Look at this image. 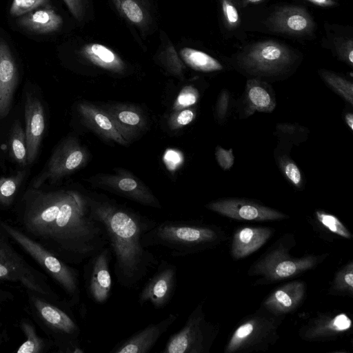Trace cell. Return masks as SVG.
Returning a JSON list of instances; mask_svg holds the SVG:
<instances>
[{
  "mask_svg": "<svg viewBox=\"0 0 353 353\" xmlns=\"http://www.w3.org/2000/svg\"><path fill=\"white\" fill-rule=\"evenodd\" d=\"M23 201L26 231L66 263L80 265L108 245L103 226L77 194L34 188Z\"/></svg>",
  "mask_w": 353,
  "mask_h": 353,
  "instance_id": "6da1fadb",
  "label": "cell"
},
{
  "mask_svg": "<svg viewBox=\"0 0 353 353\" xmlns=\"http://www.w3.org/2000/svg\"><path fill=\"white\" fill-rule=\"evenodd\" d=\"M89 208L104 229L117 283L123 288H136L159 261L141 241L157 222L112 205L93 202Z\"/></svg>",
  "mask_w": 353,
  "mask_h": 353,
  "instance_id": "7a4b0ae2",
  "label": "cell"
},
{
  "mask_svg": "<svg viewBox=\"0 0 353 353\" xmlns=\"http://www.w3.org/2000/svg\"><path fill=\"white\" fill-rule=\"evenodd\" d=\"M217 238L212 228L187 221H165L157 223L142 237V245L160 247L170 255L182 257L194 253Z\"/></svg>",
  "mask_w": 353,
  "mask_h": 353,
  "instance_id": "3957f363",
  "label": "cell"
},
{
  "mask_svg": "<svg viewBox=\"0 0 353 353\" xmlns=\"http://www.w3.org/2000/svg\"><path fill=\"white\" fill-rule=\"evenodd\" d=\"M1 225L5 232L59 284L68 296L69 303L72 307L79 305L81 289L77 270L19 230L6 223H1Z\"/></svg>",
  "mask_w": 353,
  "mask_h": 353,
  "instance_id": "277c9868",
  "label": "cell"
},
{
  "mask_svg": "<svg viewBox=\"0 0 353 353\" xmlns=\"http://www.w3.org/2000/svg\"><path fill=\"white\" fill-rule=\"evenodd\" d=\"M32 305L39 318L57 335L63 352L82 353L79 344L81 328L74 318L70 303L59 307L32 292Z\"/></svg>",
  "mask_w": 353,
  "mask_h": 353,
  "instance_id": "5b68a950",
  "label": "cell"
},
{
  "mask_svg": "<svg viewBox=\"0 0 353 353\" xmlns=\"http://www.w3.org/2000/svg\"><path fill=\"white\" fill-rule=\"evenodd\" d=\"M293 61L292 52L285 45L272 40L254 43L240 58L241 66L248 73L265 77L285 72Z\"/></svg>",
  "mask_w": 353,
  "mask_h": 353,
  "instance_id": "8992f818",
  "label": "cell"
},
{
  "mask_svg": "<svg viewBox=\"0 0 353 353\" xmlns=\"http://www.w3.org/2000/svg\"><path fill=\"white\" fill-rule=\"evenodd\" d=\"M2 239L0 240V280L20 283L30 292L58 301L59 296Z\"/></svg>",
  "mask_w": 353,
  "mask_h": 353,
  "instance_id": "52a82bcc",
  "label": "cell"
},
{
  "mask_svg": "<svg viewBox=\"0 0 353 353\" xmlns=\"http://www.w3.org/2000/svg\"><path fill=\"white\" fill-rule=\"evenodd\" d=\"M112 259L108 245L90 257L83 266L86 293L97 304H104L110 298L112 288L110 261Z\"/></svg>",
  "mask_w": 353,
  "mask_h": 353,
  "instance_id": "ba28073f",
  "label": "cell"
},
{
  "mask_svg": "<svg viewBox=\"0 0 353 353\" xmlns=\"http://www.w3.org/2000/svg\"><path fill=\"white\" fill-rule=\"evenodd\" d=\"M138 296L141 306L150 303L155 309L165 307L172 299L177 285V269L174 264L161 259Z\"/></svg>",
  "mask_w": 353,
  "mask_h": 353,
  "instance_id": "9c48e42d",
  "label": "cell"
},
{
  "mask_svg": "<svg viewBox=\"0 0 353 353\" xmlns=\"http://www.w3.org/2000/svg\"><path fill=\"white\" fill-rule=\"evenodd\" d=\"M201 307L188 316L184 325L170 336L162 353H199L203 351L205 339Z\"/></svg>",
  "mask_w": 353,
  "mask_h": 353,
  "instance_id": "30bf717a",
  "label": "cell"
},
{
  "mask_svg": "<svg viewBox=\"0 0 353 353\" xmlns=\"http://www.w3.org/2000/svg\"><path fill=\"white\" fill-rule=\"evenodd\" d=\"M210 210L238 220L270 221L285 215L272 208L239 199H224L209 203Z\"/></svg>",
  "mask_w": 353,
  "mask_h": 353,
  "instance_id": "8fae6325",
  "label": "cell"
},
{
  "mask_svg": "<svg viewBox=\"0 0 353 353\" xmlns=\"http://www.w3.org/2000/svg\"><path fill=\"white\" fill-rule=\"evenodd\" d=\"M178 318V313L169 314L161 321L148 325L130 336L117 343L110 353L149 352Z\"/></svg>",
  "mask_w": 353,
  "mask_h": 353,
  "instance_id": "7c38bea8",
  "label": "cell"
},
{
  "mask_svg": "<svg viewBox=\"0 0 353 353\" xmlns=\"http://www.w3.org/2000/svg\"><path fill=\"white\" fill-rule=\"evenodd\" d=\"M268 24L275 32L293 36H305L314 29L311 15L299 6L280 8L268 19Z\"/></svg>",
  "mask_w": 353,
  "mask_h": 353,
  "instance_id": "4fadbf2b",
  "label": "cell"
},
{
  "mask_svg": "<svg viewBox=\"0 0 353 353\" xmlns=\"http://www.w3.org/2000/svg\"><path fill=\"white\" fill-rule=\"evenodd\" d=\"M25 134L28 150V164L36 159L45 130L43 107L34 95L26 92L25 101Z\"/></svg>",
  "mask_w": 353,
  "mask_h": 353,
  "instance_id": "5bb4252c",
  "label": "cell"
},
{
  "mask_svg": "<svg viewBox=\"0 0 353 353\" xmlns=\"http://www.w3.org/2000/svg\"><path fill=\"white\" fill-rule=\"evenodd\" d=\"M19 80V72L8 43L0 38V119L10 109Z\"/></svg>",
  "mask_w": 353,
  "mask_h": 353,
  "instance_id": "9a60e30c",
  "label": "cell"
},
{
  "mask_svg": "<svg viewBox=\"0 0 353 353\" xmlns=\"http://www.w3.org/2000/svg\"><path fill=\"white\" fill-rule=\"evenodd\" d=\"M63 19L50 6L40 8L18 17L22 28L36 34H49L59 30Z\"/></svg>",
  "mask_w": 353,
  "mask_h": 353,
  "instance_id": "2e32d148",
  "label": "cell"
},
{
  "mask_svg": "<svg viewBox=\"0 0 353 353\" xmlns=\"http://www.w3.org/2000/svg\"><path fill=\"white\" fill-rule=\"evenodd\" d=\"M121 16L146 33L152 26V16L148 0H111Z\"/></svg>",
  "mask_w": 353,
  "mask_h": 353,
  "instance_id": "e0dca14e",
  "label": "cell"
},
{
  "mask_svg": "<svg viewBox=\"0 0 353 353\" xmlns=\"http://www.w3.org/2000/svg\"><path fill=\"white\" fill-rule=\"evenodd\" d=\"M271 230L264 228H243L234 236L232 254L235 259L245 257L259 249L269 239Z\"/></svg>",
  "mask_w": 353,
  "mask_h": 353,
  "instance_id": "ac0fdd59",
  "label": "cell"
},
{
  "mask_svg": "<svg viewBox=\"0 0 353 353\" xmlns=\"http://www.w3.org/2000/svg\"><path fill=\"white\" fill-rule=\"evenodd\" d=\"M245 97V113L248 116L255 112H272L276 107V100L269 86L257 79L247 81Z\"/></svg>",
  "mask_w": 353,
  "mask_h": 353,
  "instance_id": "d6986e66",
  "label": "cell"
},
{
  "mask_svg": "<svg viewBox=\"0 0 353 353\" xmlns=\"http://www.w3.org/2000/svg\"><path fill=\"white\" fill-rule=\"evenodd\" d=\"M303 294L304 287L302 283H291L277 289L267 299L265 304L274 312H286L299 304Z\"/></svg>",
  "mask_w": 353,
  "mask_h": 353,
  "instance_id": "ffe728a7",
  "label": "cell"
},
{
  "mask_svg": "<svg viewBox=\"0 0 353 353\" xmlns=\"http://www.w3.org/2000/svg\"><path fill=\"white\" fill-rule=\"evenodd\" d=\"M81 54L94 63L108 69H119L122 65L120 57L103 44H85L83 46Z\"/></svg>",
  "mask_w": 353,
  "mask_h": 353,
  "instance_id": "44dd1931",
  "label": "cell"
},
{
  "mask_svg": "<svg viewBox=\"0 0 353 353\" xmlns=\"http://www.w3.org/2000/svg\"><path fill=\"white\" fill-rule=\"evenodd\" d=\"M182 59L195 70L210 72L223 69L221 63L208 54L191 48H183L180 51Z\"/></svg>",
  "mask_w": 353,
  "mask_h": 353,
  "instance_id": "7402d4cb",
  "label": "cell"
},
{
  "mask_svg": "<svg viewBox=\"0 0 353 353\" xmlns=\"http://www.w3.org/2000/svg\"><path fill=\"white\" fill-rule=\"evenodd\" d=\"M10 152L12 158L21 166L28 164V150L25 130L19 121L12 125L9 137Z\"/></svg>",
  "mask_w": 353,
  "mask_h": 353,
  "instance_id": "603a6c76",
  "label": "cell"
},
{
  "mask_svg": "<svg viewBox=\"0 0 353 353\" xmlns=\"http://www.w3.org/2000/svg\"><path fill=\"white\" fill-rule=\"evenodd\" d=\"M319 74L332 90L350 105H353V83L352 81L327 70L321 69L319 70Z\"/></svg>",
  "mask_w": 353,
  "mask_h": 353,
  "instance_id": "cb8c5ba5",
  "label": "cell"
},
{
  "mask_svg": "<svg viewBox=\"0 0 353 353\" xmlns=\"http://www.w3.org/2000/svg\"><path fill=\"white\" fill-rule=\"evenodd\" d=\"M20 327L26 339L16 351L17 353H41L43 351L45 343L37 334L34 325L27 320H21Z\"/></svg>",
  "mask_w": 353,
  "mask_h": 353,
  "instance_id": "d4e9b609",
  "label": "cell"
},
{
  "mask_svg": "<svg viewBox=\"0 0 353 353\" xmlns=\"http://www.w3.org/2000/svg\"><path fill=\"white\" fill-rule=\"evenodd\" d=\"M313 261L307 258L296 260H284L278 262L271 269V276L274 279H283L293 276L310 268L313 265Z\"/></svg>",
  "mask_w": 353,
  "mask_h": 353,
  "instance_id": "484cf974",
  "label": "cell"
},
{
  "mask_svg": "<svg viewBox=\"0 0 353 353\" xmlns=\"http://www.w3.org/2000/svg\"><path fill=\"white\" fill-rule=\"evenodd\" d=\"M26 173V170H21L10 176L0 178V205H8L12 203Z\"/></svg>",
  "mask_w": 353,
  "mask_h": 353,
  "instance_id": "4316f807",
  "label": "cell"
},
{
  "mask_svg": "<svg viewBox=\"0 0 353 353\" xmlns=\"http://www.w3.org/2000/svg\"><path fill=\"white\" fill-rule=\"evenodd\" d=\"M276 162L285 177L294 186L303 185L304 179L301 171L296 163L287 154L275 156Z\"/></svg>",
  "mask_w": 353,
  "mask_h": 353,
  "instance_id": "83f0119b",
  "label": "cell"
},
{
  "mask_svg": "<svg viewBox=\"0 0 353 353\" xmlns=\"http://www.w3.org/2000/svg\"><path fill=\"white\" fill-rule=\"evenodd\" d=\"M50 0H13L10 8L12 17H19L36 9L50 6Z\"/></svg>",
  "mask_w": 353,
  "mask_h": 353,
  "instance_id": "f1b7e54d",
  "label": "cell"
},
{
  "mask_svg": "<svg viewBox=\"0 0 353 353\" xmlns=\"http://www.w3.org/2000/svg\"><path fill=\"white\" fill-rule=\"evenodd\" d=\"M316 215L319 222L331 232L345 238H350L351 235L349 231L334 215L321 211H317Z\"/></svg>",
  "mask_w": 353,
  "mask_h": 353,
  "instance_id": "f546056e",
  "label": "cell"
},
{
  "mask_svg": "<svg viewBox=\"0 0 353 353\" xmlns=\"http://www.w3.org/2000/svg\"><path fill=\"white\" fill-rule=\"evenodd\" d=\"M254 330V323L253 321H248L239 326L232 335L228 345L227 352H233L236 350L243 342L248 338Z\"/></svg>",
  "mask_w": 353,
  "mask_h": 353,
  "instance_id": "4dcf8cb0",
  "label": "cell"
},
{
  "mask_svg": "<svg viewBox=\"0 0 353 353\" xmlns=\"http://www.w3.org/2000/svg\"><path fill=\"white\" fill-rule=\"evenodd\" d=\"M223 20L229 30L236 28L240 23L239 12L232 0H221Z\"/></svg>",
  "mask_w": 353,
  "mask_h": 353,
  "instance_id": "1f68e13d",
  "label": "cell"
},
{
  "mask_svg": "<svg viewBox=\"0 0 353 353\" xmlns=\"http://www.w3.org/2000/svg\"><path fill=\"white\" fill-rule=\"evenodd\" d=\"M69 11L76 20L82 21L89 8L90 0H63Z\"/></svg>",
  "mask_w": 353,
  "mask_h": 353,
  "instance_id": "d6a6232c",
  "label": "cell"
},
{
  "mask_svg": "<svg viewBox=\"0 0 353 353\" xmlns=\"http://www.w3.org/2000/svg\"><path fill=\"white\" fill-rule=\"evenodd\" d=\"M336 51L339 58L350 65H353V42L352 39L341 40L335 42Z\"/></svg>",
  "mask_w": 353,
  "mask_h": 353,
  "instance_id": "836d02e7",
  "label": "cell"
},
{
  "mask_svg": "<svg viewBox=\"0 0 353 353\" xmlns=\"http://www.w3.org/2000/svg\"><path fill=\"white\" fill-rule=\"evenodd\" d=\"M215 156L218 164L223 170H228L232 167L234 162V156L232 148L225 150L217 146Z\"/></svg>",
  "mask_w": 353,
  "mask_h": 353,
  "instance_id": "e575fe53",
  "label": "cell"
},
{
  "mask_svg": "<svg viewBox=\"0 0 353 353\" xmlns=\"http://www.w3.org/2000/svg\"><path fill=\"white\" fill-rule=\"evenodd\" d=\"M230 94L228 90H223L220 94L216 104L217 118L223 122L227 118L230 109Z\"/></svg>",
  "mask_w": 353,
  "mask_h": 353,
  "instance_id": "d590c367",
  "label": "cell"
},
{
  "mask_svg": "<svg viewBox=\"0 0 353 353\" xmlns=\"http://www.w3.org/2000/svg\"><path fill=\"white\" fill-rule=\"evenodd\" d=\"M197 99V94L192 87L185 88L178 98L179 104L183 106H188L195 103Z\"/></svg>",
  "mask_w": 353,
  "mask_h": 353,
  "instance_id": "8d00e7d4",
  "label": "cell"
},
{
  "mask_svg": "<svg viewBox=\"0 0 353 353\" xmlns=\"http://www.w3.org/2000/svg\"><path fill=\"white\" fill-rule=\"evenodd\" d=\"M330 327L335 331H343L351 326V320L345 314L336 316L331 321Z\"/></svg>",
  "mask_w": 353,
  "mask_h": 353,
  "instance_id": "74e56055",
  "label": "cell"
},
{
  "mask_svg": "<svg viewBox=\"0 0 353 353\" xmlns=\"http://www.w3.org/2000/svg\"><path fill=\"white\" fill-rule=\"evenodd\" d=\"M83 154L79 150H71L66 161V170L68 172L77 168L83 160Z\"/></svg>",
  "mask_w": 353,
  "mask_h": 353,
  "instance_id": "f35d334b",
  "label": "cell"
},
{
  "mask_svg": "<svg viewBox=\"0 0 353 353\" xmlns=\"http://www.w3.org/2000/svg\"><path fill=\"white\" fill-rule=\"evenodd\" d=\"M119 119L124 123L129 125H137L140 121L139 115L133 112L123 111L119 114Z\"/></svg>",
  "mask_w": 353,
  "mask_h": 353,
  "instance_id": "ab89813d",
  "label": "cell"
},
{
  "mask_svg": "<svg viewBox=\"0 0 353 353\" xmlns=\"http://www.w3.org/2000/svg\"><path fill=\"white\" fill-rule=\"evenodd\" d=\"M118 186L121 190L128 192L135 190L137 187V183L132 179L125 178L119 182Z\"/></svg>",
  "mask_w": 353,
  "mask_h": 353,
  "instance_id": "60d3db41",
  "label": "cell"
},
{
  "mask_svg": "<svg viewBox=\"0 0 353 353\" xmlns=\"http://www.w3.org/2000/svg\"><path fill=\"white\" fill-rule=\"evenodd\" d=\"M94 120L97 125L103 130H110L112 128V123L109 119L102 114H97Z\"/></svg>",
  "mask_w": 353,
  "mask_h": 353,
  "instance_id": "b9f144b4",
  "label": "cell"
},
{
  "mask_svg": "<svg viewBox=\"0 0 353 353\" xmlns=\"http://www.w3.org/2000/svg\"><path fill=\"white\" fill-rule=\"evenodd\" d=\"M194 117L193 112L190 110H185L181 112L177 118V121L179 124L185 125L190 123Z\"/></svg>",
  "mask_w": 353,
  "mask_h": 353,
  "instance_id": "7bdbcfd3",
  "label": "cell"
},
{
  "mask_svg": "<svg viewBox=\"0 0 353 353\" xmlns=\"http://www.w3.org/2000/svg\"><path fill=\"white\" fill-rule=\"evenodd\" d=\"M165 159L170 166H174L179 161V156L174 151H169L165 154Z\"/></svg>",
  "mask_w": 353,
  "mask_h": 353,
  "instance_id": "ee69618b",
  "label": "cell"
},
{
  "mask_svg": "<svg viewBox=\"0 0 353 353\" xmlns=\"http://www.w3.org/2000/svg\"><path fill=\"white\" fill-rule=\"evenodd\" d=\"M316 6L320 7H333L337 3L334 0H306Z\"/></svg>",
  "mask_w": 353,
  "mask_h": 353,
  "instance_id": "f6af8a7d",
  "label": "cell"
},
{
  "mask_svg": "<svg viewBox=\"0 0 353 353\" xmlns=\"http://www.w3.org/2000/svg\"><path fill=\"white\" fill-rule=\"evenodd\" d=\"M343 281L346 285L349 286L351 289L353 287V274L352 267L350 270L343 274Z\"/></svg>",
  "mask_w": 353,
  "mask_h": 353,
  "instance_id": "bcb514c9",
  "label": "cell"
},
{
  "mask_svg": "<svg viewBox=\"0 0 353 353\" xmlns=\"http://www.w3.org/2000/svg\"><path fill=\"white\" fill-rule=\"evenodd\" d=\"M345 121L351 130H353V114L348 112L345 115Z\"/></svg>",
  "mask_w": 353,
  "mask_h": 353,
  "instance_id": "7dc6e473",
  "label": "cell"
},
{
  "mask_svg": "<svg viewBox=\"0 0 353 353\" xmlns=\"http://www.w3.org/2000/svg\"><path fill=\"white\" fill-rule=\"evenodd\" d=\"M263 0H243L244 5L247 4H252V3H257Z\"/></svg>",
  "mask_w": 353,
  "mask_h": 353,
  "instance_id": "c3c4849f",
  "label": "cell"
},
{
  "mask_svg": "<svg viewBox=\"0 0 353 353\" xmlns=\"http://www.w3.org/2000/svg\"><path fill=\"white\" fill-rule=\"evenodd\" d=\"M3 238H1V235H0V240H1Z\"/></svg>",
  "mask_w": 353,
  "mask_h": 353,
  "instance_id": "681fc988",
  "label": "cell"
}]
</instances>
